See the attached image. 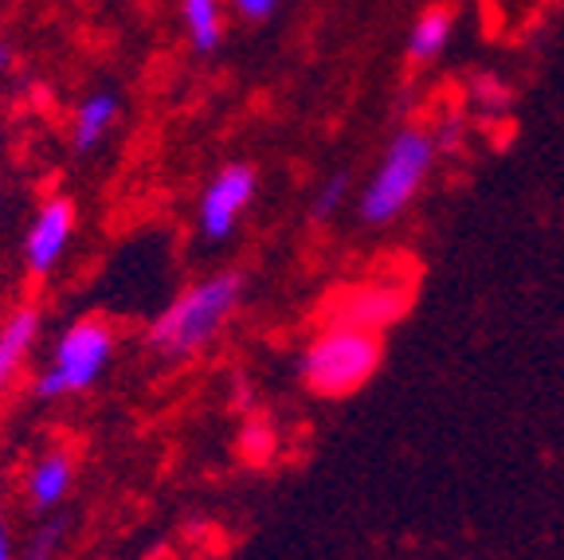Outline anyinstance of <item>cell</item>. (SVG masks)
<instances>
[{"label": "cell", "mask_w": 564, "mask_h": 560, "mask_svg": "<svg viewBox=\"0 0 564 560\" xmlns=\"http://www.w3.org/2000/svg\"><path fill=\"white\" fill-rule=\"evenodd\" d=\"M247 279L239 271H216L196 279L161 310L145 330V349L161 360H188L208 349L243 306Z\"/></svg>", "instance_id": "cell-1"}, {"label": "cell", "mask_w": 564, "mask_h": 560, "mask_svg": "<svg viewBox=\"0 0 564 560\" xmlns=\"http://www.w3.org/2000/svg\"><path fill=\"white\" fill-rule=\"evenodd\" d=\"M440 158L432 133L404 126L392 133V141L380 153V165L372 169L369 184L361 189L357 212L369 228H388L392 219H400L423 193V184L432 176V165Z\"/></svg>", "instance_id": "cell-2"}, {"label": "cell", "mask_w": 564, "mask_h": 560, "mask_svg": "<svg viewBox=\"0 0 564 560\" xmlns=\"http://www.w3.org/2000/svg\"><path fill=\"white\" fill-rule=\"evenodd\" d=\"M380 360H384L380 333L349 330V325H322V333L310 337V345L302 349L299 377L314 396L345 400L377 377Z\"/></svg>", "instance_id": "cell-3"}, {"label": "cell", "mask_w": 564, "mask_h": 560, "mask_svg": "<svg viewBox=\"0 0 564 560\" xmlns=\"http://www.w3.org/2000/svg\"><path fill=\"white\" fill-rule=\"evenodd\" d=\"M115 349H118V333L106 317L87 314L79 322H70L55 337V349L47 357L44 373L35 377V396L55 403L95 388L106 377L110 360H115Z\"/></svg>", "instance_id": "cell-4"}, {"label": "cell", "mask_w": 564, "mask_h": 560, "mask_svg": "<svg viewBox=\"0 0 564 560\" xmlns=\"http://www.w3.org/2000/svg\"><path fill=\"white\" fill-rule=\"evenodd\" d=\"M259 196V173L247 161H231L220 173L204 184L200 201H196V231L208 244H224L239 228V219Z\"/></svg>", "instance_id": "cell-5"}, {"label": "cell", "mask_w": 564, "mask_h": 560, "mask_svg": "<svg viewBox=\"0 0 564 560\" xmlns=\"http://www.w3.org/2000/svg\"><path fill=\"white\" fill-rule=\"evenodd\" d=\"M75 228H79V208L70 196H47L35 208L32 224L24 231V271L32 279H47L55 267L67 259L70 244H75Z\"/></svg>", "instance_id": "cell-6"}, {"label": "cell", "mask_w": 564, "mask_h": 560, "mask_svg": "<svg viewBox=\"0 0 564 560\" xmlns=\"http://www.w3.org/2000/svg\"><path fill=\"white\" fill-rule=\"evenodd\" d=\"M412 306V290L404 282H357L329 302L326 325H349V330L384 333L397 325Z\"/></svg>", "instance_id": "cell-7"}, {"label": "cell", "mask_w": 564, "mask_h": 560, "mask_svg": "<svg viewBox=\"0 0 564 560\" xmlns=\"http://www.w3.org/2000/svg\"><path fill=\"white\" fill-rule=\"evenodd\" d=\"M75 491V455L67 446H47L24 471V502L35 514H55Z\"/></svg>", "instance_id": "cell-8"}, {"label": "cell", "mask_w": 564, "mask_h": 560, "mask_svg": "<svg viewBox=\"0 0 564 560\" xmlns=\"http://www.w3.org/2000/svg\"><path fill=\"white\" fill-rule=\"evenodd\" d=\"M40 330H44L40 306H17L4 314V322H0V396L24 373L35 342H40Z\"/></svg>", "instance_id": "cell-9"}, {"label": "cell", "mask_w": 564, "mask_h": 560, "mask_svg": "<svg viewBox=\"0 0 564 560\" xmlns=\"http://www.w3.org/2000/svg\"><path fill=\"white\" fill-rule=\"evenodd\" d=\"M118 118H122V103L110 90H98V95L83 98L75 118H70V149L75 153H95L115 133Z\"/></svg>", "instance_id": "cell-10"}, {"label": "cell", "mask_w": 564, "mask_h": 560, "mask_svg": "<svg viewBox=\"0 0 564 560\" xmlns=\"http://www.w3.org/2000/svg\"><path fill=\"white\" fill-rule=\"evenodd\" d=\"M451 35H455V12L443 9V4L423 9L415 24L408 28V63H415V67L435 63L451 47Z\"/></svg>", "instance_id": "cell-11"}, {"label": "cell", "mask_w": 564, "mask_h": 560, "mask_svg": "<svg viewBox=\"0 0 564 560\" xmlns=\"http://www.w3.org/2000/svg\"><path fill=\"white\" fill-rule=\"evenodd\" d=\"M181 20H185L193 52L212 55L224 44V4L220 0H181Z\"/></svg>", "instance_id": "cell-12"}, {"label": "cell", "mask_w": 564, "mask_h": 560, "mask_svg": "<svg viewBox=\"0 0 564 560\" xmlns=\"http://www.w3.org/2000/svg\"><path fill=\"white\" fill-rule=\"evenodd\" d=\"M345 196H349V176H345V173L326 176V181L317 184L314 201H310V216H314V219L337 216V208L345 204Z\"/></svg>", "instance_id": "cell-13"}, {"label": "cell", "mask_w": 564, "mask_h": 560, "mask_svg": "<svg viewBox=\"0 0 564 560\" xmlns=\"http://www.w3.org/2000/svg\"><path fill=\"white\" fill-rule=\"evenodd\" d=\"M63 534H67V521H59V517L44 521V526L32 534V541H28L24 560H55L63 549Z\"/></svg>", "instance_id": "cell-14"}, {"label": "cell", "mask_w": 564, "mask_h": 560, "mask_svg": "<svg viewBox=\"0 0 564 560\" xmlns=\"http://www.w3.org/2000/svg\"><path fill=\"white\" fill-rule=\"evenodd\" d=\"M470 95H475V103L482 106V110H506V106H510V87H506L502 79H494V75H478V79L470 83Z\"/></svg>", "instance_id": "cell-15"}, {"label": "cell", "mask_w": 564, "mask_h": 560, "mask_svg": "<svg viewBox=\"0 0 564 560\" xmlns=\"http://www.w3.org/2000/svg\"><path fill=\"white\" fill-rule=\"evenodd\" d=\"M228 9L236 12L239 20H247V24H259V20L274 17L279 0H228Z\"/></svg>", "instance_id": "cell-16"}, {"label": "cell", "mask_w": 564, "mask_h": 560, "mask_svg": "<svg viewBox=\"0 0 564 560\" xmlns=\"http://www.w3.org/2000/svg\"><path fill=\"white\" fill-rule=\"evenodd\" d=\"M463 133H467V126H463V118H451V122L440 126V133H435V149H443V153H455L458 146H463Z\"/></svg>", "instance_id": "cell-17"}, {"label": "cell", "mask_w": 564, "mask_h": 560, "mask_svg": "<svg viewBox=\"0 0 564 560\" xmlns=\"http://www.w3.org/2000/svg\"><path fill=\"white\" fill-rule=\"evenodd\" d=\"M0 560H17L12 537H9V517H4V491H0Z\"/></svg>", "instance_id": "cell-18"}, {"label": "cell", "mask_w": 564, "mask_h": 560, "mask_svg": "<svg viewBox=\"0 0 564 560\" xmlns=\"http://www.w3.org/2000/svg\"><path fill=\"white\" fill-rule=\"evenodd\" d=\"M9 63H12V52H9V44L0 40V71H9Z\"/></svg>", "instance_id": "cell-19"}]
</instances>
